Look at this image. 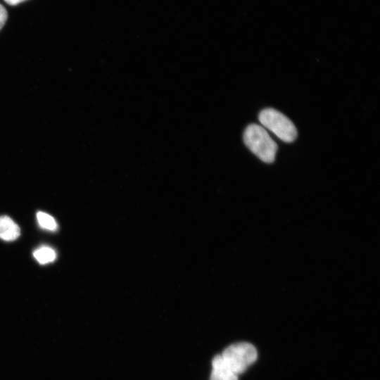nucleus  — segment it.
Returning a JSON list of instances; mask_svg holds the SVG:
<instances>
[{"mask_svg": "<svg viewBox=\"0 0 380 380\" xmlns=\"http://www.w3.org/2000/svg\"><path fill=\"white\" fill-rule=\"evenodd\" d=\"M26 0H4L6 3L11 6H15L21 2H23Z\"/></svg>", "mask_w": 380, "mask_h": 380, "instance_id": "nucleus-9", "label": "nucleus"}, {"mask_svg": "<svg viewBox=\"0 0 380 380\" xmlns=\"http://www.w3.org/2000/svg\"><path fill=\"white\" fill-rule=\"evenodd\" d=\"M243 141L261 160L267 163L274 162L278 147L264 127L249 125L244 131Z\"/></svg>", "mask_w": 380, "mask_h": 380, "instance_id": "nucleus-1", "label": "nucleus"}, {"mask_svg": "<svg viewBox=\"0 0 380 380\" xmlns=\"http://www.w3.org/2000/svg\"><path fill=\"white\" fill-rule=\"evenodd\" d=\"M37 220L41 228L50 232H55L58 229V224L55 219L48 213L38 212Z\"/></svg>", "mask_w": 380, "mask_h": 380, "instance_id": "nucleus-7", "label": "nucleus"}, {"mask_svg": "<svg viewBox=\"0 0 380 380\" xmlns=\"http://www.w3.org/2000/svg\"><path fill=\"white\" fill-rule=\"evenodd\" d=\"M220 355L224 365L239 376L256 360L258 353L252 344L240 342L226 348Z\"/></svg>", "mask_w": 380, "mask_h": 380, "instance_id": "nucleus-2", "label": "nucleus"}, {"mask_svg": "<svg viewBox=\"0 0 380 380\" xmlns=\"http://www.w3.org/2000/svg\"><path fill=\"white\" fill-rule=\"evenodd\" d=\"M212 368L210 380H238V376L224 365L220 355L213 359Z\"/></svg>", "mask_w": 380, "mask_h": 380, "instance_id": "nucleus-4", "label": "nucleus"}, {"mask_svg": "<svg viewBox=\"0 0 380 380\" xmlns=\"http://www.w3.org/2000/svg\"><path fill=\"white\" fill-rule=\"evenodd\" d=\"M7 17L8 14L6 8L0 4V30L4 27Z\"/></svg>", "mask_w": 380, "mask_h": 380, "instance_id": "nucleus-8", "label": "nucleus"}, {"mask_svg": "<svg viewBox=\"0 0 380 380\" xmlns=\"http://www.w3.org/2000/svg\"><path fill=\"white\" fill-rule=\"evenodd\" d=\"M20 234L18 225L8 216L0 217V238L4 241L15 240Z\"/></svg>", "mask_w": 380, "mask_h": 380, "instance_id": "nucleus-5", "label": "nucleus"}, {"mask_svg": "<svg viewBox=\"0 0 380 380\" xmlns=\"http://www.w3.org/2000/svg\"><path fill=\"white\" fill-rule=\"evenodd\" d=\"M33 256L39 264L45 265L55 260L56 253L52 248L43 246L34 251Z\"/></svg>", "mask_w": 380, "mask_h": 380, "instance_id": "nucleus-6", "label": "nucleus"}, {"mask_svg": "<svg viewBox=\"0 0 380 380\" xmlns=\"http://www.w3.org/2000/svg\"><path fill=\"white\" fill-rule=\"evenodd\" d=\"M260 123L281 140L290 143L297 137L293 123L284 114L273 108L262 110L258 116Z\"/></svg>", "mask_w": 380, "mask_h": 380, "instance_id": "nucleus-3", "label": "nucleus"}]
</instances>
